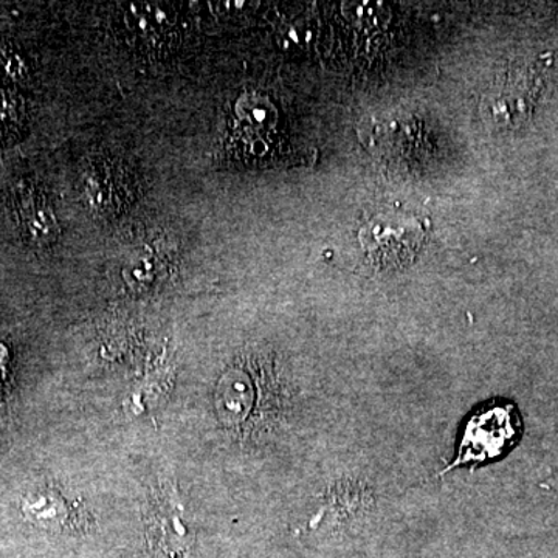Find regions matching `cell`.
<instances>
[{"mask_svg": "<svg viewBox=\"0 0 558 558\" xmlns=\"http://www.w3.org/2000/svg\"><path fill=\"white\" fill-rule=\"evenodd\" d=\"M14 211L24 236L33 244L49 245L60 236L57 215L49 197L33 185H20L13 193Z\"/></svg>", "mask_w": 558, "mask_h": 558, "instance_id": "52a82bcc", "label": "cell"}, {"mask_svg": "<svg viewBox=\"0 0 558 558\" xmlns=\"http://www.w3.org/2000/svg\"><path fill=\"white\" fill-rule=\"evenodd\" d=\"M22 513L35 526L50 532H64L72 527V515L64 498L51 488H38L25 497Z\"/></svg>", "mask_w": 558, "mask_h": 558, "instance_id": "ba28073f", "label": "cell"}, {"mask_svg": "<svg viewBox=\"0 0 558 558\" xmlns=\"http://www.w3.org/2000/svg\"><path fill=\"white\" fill-rule=\"evenodd\" d=\"M121 24L131 46L145 51L170 49L179 39V14L171 3H128Z\"/></svg>", "mask_w": 558, "mask_h": 558, "instance_id": "5b68a950", "label": "cell"}, {"mask_svg": "<svg viewBox=\"0 0 558 558\" xmlns=\"http://www.w3.org/2000/svg\"><path fill=\"white\" fill-rule=\"evenodd\" d=\"M520 429L519 413L512 403H494L480 410L465 425L457 459L447 470L501 457L519 439Z\"/></svg>", "mask_w": 558, "mask_h": 558, "instance_id": "6da1fadb", "label": "cell"}, {"mask_svg": "<svg viewBox=\"0 0 558 558\" xmlns=\"http://www.w3.org/2000/svg\"><path fill=\"white\" fill-rule=\"evenodd\" d=\"M196 531L185 519V508L172 488L161 492L146 517V543L153 558H191Z\"/></svg>", "mask_w": 558, "mask_h": 558, "instance_id": "3957f363", "label": "cell"}, {"mask_svg": "<svg viewBox=\"0 0 558 558\" xmlns=\"http://www.w3.org/2000/svg\"><path fill=\"white\" fill-rule=\"evenodd\" d=\"M371 260L384 269H399L413 260L424 241V229L410 216H379L359 233Z\"/></svg>", "mask_w": 558, "mask_h": 558, "instance_id": "7a4b0ae2", "label": "cell"}, {"mask_svg": "<svg viewBox=\"0 0 558 558\" xmlns=\"http://www.w3.org/2000/svg\"><path fill=\"white\" fill-rule=\"evenodd\" d=\"M539 84L538 73L531 68L508 70L487 92L484 113L499 126H519L532 116Z\"/></svg>", "mask_w": 558, "mask_h": 558, "instance_id": "277c9868", "label": "cell"}, {"mask_svg": "<svg viewBox=\"0 0 558 558\" xmlns=\"http://www.w3.org/2000/svg\"><path fill=\"white\" fill-rule=\"evenodd\" d=\"M131 172L113 160L92 165L84 178V193L92 208L101 215H116L134 201Z\"/></svg>", "mask_w": 558, "mask_h": 558, "instance_id": "8992f818", "label": "cell"}]
</instances>
